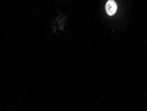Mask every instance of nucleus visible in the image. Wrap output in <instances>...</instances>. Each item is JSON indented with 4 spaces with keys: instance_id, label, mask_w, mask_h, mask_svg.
<instances>
[{
    "instance_id": "obj_1",
    "label": "nucleus",
    "mask_w": 147,
    "mask_h": 111,
    "mask_svg": "<svg viewBox=\"0 0 147 111\" xmlns=\"http://www.w3.org/2000/svg\"><path fill=\"white\" fill-rule=\"evenodd\" d=\"M105 10L107 14L110 16H113L116 14L117 10V5L114 0H109L105 5Z\"/></svg>"
}]
</instances>
